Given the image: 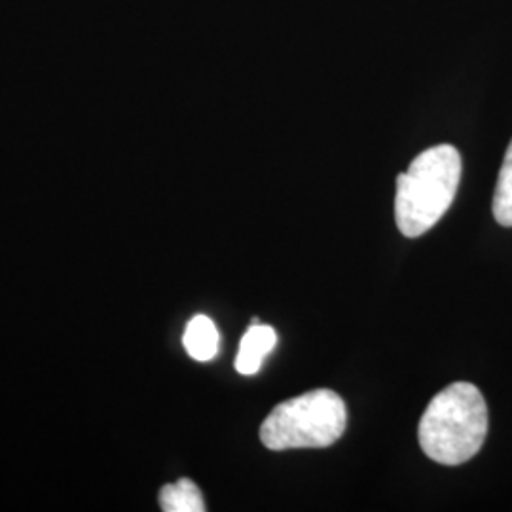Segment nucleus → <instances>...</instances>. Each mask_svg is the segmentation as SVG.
<instances>
[{
	"label": "nucleus",
	"mask_w": 512,
	"mask_h": 512,
	"mask_svg": "<svg viewBox=\"0 0 512 512\" xmlns=\"http://www.w3.org/2000/svg\"><path fill=\"white\" fill-rule=\"evenodd\" d=\"M488 435V406L476 385L456 382L442 389L421 416L423 454L442 465L475 458Z\"/></svg>",
	"instance_id": "nucleus-1"
},
{
	"label": "nucleus",
	"mask_w": 512,
	"mask_h": 512,
	"mask_svg": "<svg viewBox=\"0 0 512 512\" xmlns=\"http://www.w3.org/2000/svg\"><path fill=\"white\" fill-rule=\"evenodd\" d=\"M461 156L452 145L423 150L397 177L395 219L406 238H420L439 222L458 194Z\"/></svg>",
	"instance_id": "nucleus-2"
},
{
	"label": "nucleus",
	"mask_w": 512,
	"mask_h": 512,
	"mask_svg": "<svg viewBox=\"0 0 512 512\" xmlns=\"http://www.w3.org/2000/svg\"><path fill=\"white\" fill-rule=\"evenodd\" d=\"M346 423L342 397L330 389H315L277 404L260 425V440L275 452L327 448L344 435Z\"/></svg>",
	"instance_id": "nucleus-3"
},
{
	"label": "nucleus",
	"mask_w": 512,
	"mask_h": 512,
	"mask_svg": "<svg viewBox=\"0 0 512 512\" xmlns=\"http://www.w3.org/2000/svg\"><path fill=\"white\" fill-rule=\"evenodd\" d=\"M277 346V334L270 325H260L258 319H253L249 330L243 334L236 357V370L239 374L253 376L260 368L264 359Z\"/></svg>",
	"instance_id": "nucleus-4"
},
{
	"label": "nucleus",
	"mask_w": 512,
	"mask_h": 512,
	"mask_svg": "<svg viewBox=\"0 0 512 512\" xmlns=\"http://www.w3.org/2000/svg\"><path fill=\"white\" fill-rule=\"evenodd\" d=\"M219 342V330L207 315H196L186 325L183 336L184 349L194 361H211L219 353Z\"/></svg>",
	"instance_id": "nucleus-5"
},
{
	"label": "nucleus",
	"mask_w": 512,
	"mask_h": 512,
	"mask_svg": "<svg viewBox=\"0 0 512 512\" xmlns=\"http://www.w3.org/2000/svg\"><path fill=\"white\" fill-rule=\"evenodd\" d=\"M160 507L165 512H203L205 501L200 488L190 478H181L160 490Z\"/></svg>",
	"instance_id": "nucleus-6"
},
{
	"label": "nucleus",
	"mask_w": 512,
	"mask_h": 512,
	"mask_svg": "<svg viewBox=\"0 0 512 512\" xmlns=\"http://www.w3.org/2000/svg\"><path fill=\"white\" fill-rule=\"evenodd\" d=\"M494 217L501 226L512 228V141L505 152L495 186Z\"/></svg>",
	"instance_id": "nucleus-7"
}]
</instances>
